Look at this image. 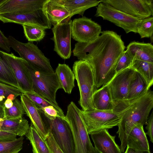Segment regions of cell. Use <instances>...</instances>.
Here are the masks:
<instances>
[{"label":"cell","mask_w":153,"mask_h":153,"mask_svg":"<svg viewBox=\"0 0 153 153\" xmlns=\"http://www.w3.org/2000/svg\"><path fill=\"white\" fill-rule=\"evenodd\" d=\"M0 82L20 89L13 70L4 58L1 50Z\"/></svg>","instance_id":"28"},{"label":"cell","mask_w":153,"mask_h":153,"mask_svg":"<svg viewBox=\"0 0 153 153\" xmlns=\"http://www.w3.org/2000/svg\"><path fill=\"white\" fill-rule=\"evenodd\" d=\"M95 16L113 23L123 29L127 33H137V27L141 20L102 2L97 7Z\"/></svg>","instance_id":"9"},{"label":"cell","mask_w":153,"mask_h":153,"mask_svg":"<svg viewBox=\"0 0 153 153\" xmlns=\"http://www.w3.org/2000/svg\"><path fill=\"white\" fill-rule=\"evenodd\" d=\"M149 89L144 78L136 71L129 85L127 96L125 101H130L137 99L145 94Z\"/></svg>","instance_id":"26"},{"label":"cell","mask_w":153,"mask_h":153,"mask_svg":"<svg viewBox=\"0 0 153 153\" xmlns=\"http://www.w3.org/2000/svg\"><path fill=\"white\" fill-rule=\"evenodd\" d=\"M10 47L19 55L20 57L36 68L44 72L53 73L49 59L32 42H21L11 36L7 38Z\"/></svg>","instance_id":"6"},{"label":"cell","mask_w":153,"mask_h":153,"mask_svg":"<svg viewBox=\"0 0 153 153\" xmlns=\"http://www.w3.org/2000/svg\"><path fill=\"white\" fill-rule=\"evenodd\" d=\"M126 50L134 59L153 63V45L151 43L132 42Z\"/></svg>","instance_id":"22"},{"label":"cell","mask_w":153,"mask_h":153,"mask_svg":"<svg viewBox=\"0 0 153 153\" xmlns=\"http://www.w3.org/2000/svg\"><path fill=\"white\" fill-rule=\"evenodd\" d=\"M70 12L72 17L76 14L83 16L88 9L98 6L101 0H58Z\"/></svg>","instance_id":"24"},{"label":"cell","mask_w":153,"mask_h":153,"mask_svg":"<svg viewBox=\"0 0 153 153\" xmlns=\"http://www.w3.org/2000/svg\"><path fill=\"white\" fill-rule=\"evenodd\" d=\"M113 110L121 117L117 133L121 141L119 147L124 152L126 147L127 136L136 125L147 124L148 117L153 107V92L149 90L144 94L130 101L114 102Z\"/></svg>","instance_id":"2"},{"label":"cell","mask_w":153,"mask_h":153,"mask_svg":"<svg viewBox=\"0 0 153 153\" xmlns=\"http://www.w3.org/2000/svg\"><path fill=\"white\" fill-rule=\"evenodd\" d=\"M131 67L142 76L150 88L153 84V63L134 59Z\"/></svg>","instance_id":"29"},{"label":"cell","mask_w":153,"mask_h":153,"mask_svg":"<svg viewBox=\"0 0 153 153\" xmlns=\"http://www.w3.org/2000/svg\"><path fill=\"white\" fill-rule=\"evenodd\" d=\"M1 52L13 70L19 88L24 93L34 92L32 80L24 59L16 56L12 53Z\"/></svg>","instance_id":"15"},{"label":"cell","mask_w":153,"mask_h":153,"mask_svg":"<svg viewBox=\"0 0 153 153\" xmlns=\"http://www.w3.org/2000/svg\"><path fill=\"white\" fill-rule=\"evenodd\" d=\"M145 152L136 150L127 146L126 149L124 153H144Z\"/></svg>","instance_id":"41"},{"label":"cell","mask_w":153,"mask_h":153,"mask_svg":"<svg viewBox=\"0 0 153 153\" xmlns=\"http://www.w3.org/2000/svg\"><path fill=\"white\" fill-rule=\"evenodd\" d=\"M59 82L64 91L68 94H71L75 87V75L67 65L59 64L55 71Z\"/></svg>","instance_id":"25"},{"label":"cell","mask_w":153,"mask_h":153,"mask_svg":"<svg viewBox=\"0 0 153 153\" xmlns=\"http://www.w3.org/2000/svg\"><path fill=\"white\" fill-rule=\"evenodd\" d=\"M80 111L88 134L118 126L121 120L120 116L113 111L94 109L88 111L82 110Z\"/></svg>","instance_id":"8"},{"label":"cell","mask_w":153,"mask_h":153,"mask_svg":"<svg viewBox=\"0 0 153 153\" xmlns=\"http://www.w3.org/2000/svg\"><path fill=\"white\" fill-rule=\"evenodd\" d=\"M45 141L52 153H63L55 142L52 134L49 131Z\"/></svg>","instance_id":"37"},{"label":"cell","mask_w":153,"mask_h":153,"mask_svg":"<svg viewBox=\"0 0 153 153\" xmlns=\"http://www.w3.org/2000/svg\"><path fill=\"white\" fill-rule=\"evenodd\" d=\"M144 153H151V152L149 151H145Z\"/></svg>","instance_id":"45"},{"label":"cell","mask_w":153,"mask_h":153,"mask_svg":"<svg viewBox=\"0 0 153 153\" xmlns=\"http://www.w3.org/2000/svg\"><path fill=\"white\" fill-rule=\"evenodd\" d=\"M7 0H0V7Z\"/></svg>","instance_id":"44"},{"label":"cell","mask_w":153,"mask_h":153,"mask_svg":"<svg viewBox=\"0 0 153 153\" xmlns=\"http://www.w3.org/2000/svg\"><path fill=\"white\" fill-rule=\"evenodd\" d=\"M90 134L98 153H121L119 146L115 142V136L110 135L108 129L93 132Z\"/></svg>","instance_id":"18"},{"label":"cell","mask_w":153,"mask_h":153,"mask_svg":"<svg viewBox=\"0 0 153 153\" xmlns=\"http://www.w3.org/2000/svg\"><path fill=\"white\" fill-rule=\"evenodd\" d=\"M41 114L47 129L52 134L62 151L63 153H74V144L72 131L65 117L50 118L41 112Z\"/></svg>","instance_id":"7"},{"label":"cell","mask_w":153,"mask_h":153,"mask_svg":"<svg viewBox=\"0 0 153 153\" xmlns=\"http://www.w3.org/2000/svg\"><path fill=\"white\" fill-rule=\"evenodd\" d=\"M23 136L10 141L0 140V153H19L23 147Z\"/></svg>","instance_id":"31"},{"label":"cell","mask_w":153,"mask_h":153,"mask_svg":"<svg viewBox=\"0 0 153 153\" xmlns=\"http://www.w3.org/2000/svg\"><path fill=\"white\" fill-rule=\"evenodd\" d=\"M4 106L3 105L0 104V118L3 119L4 117Z\"/></svg>","instance_id":"43"},{"label":"cell","mask_w":153,"mask_h":153,"mask_svg":"<svg viewBox=\"0 0 153 153\" xmlns=\"http://www.w3.org/2000/svg\"><path fill=\"white\" fill-rule=\"evenodd\" d=\"M3 120H15L22 117L25 112L20 100L16 98L12 106L9 108L4 107Z\"/></svg>","instance_id":"30"},{"label":"cell","mask_w":153,"mask_h":153,"mask_svg":"<svg viewBox=\"0 0 153 153\" xmlns=\"http://www.w3.org/2000/svg\"><path fill=\"white\" fill-rule=\"evenodd\" d=\"M3 119L0 118V122L2 121L3 120Z\"/></svg>","instance_id":"46"},{"label":"cell","mask_w":153,"mask_h":153,"mask_svg":"<svg viewBox=\"0 0 153 153\" xmlns=\"http://www.w3.org/2000/svg\"><path fill=\"white\" fill-rule=\"evenodd\" d=\"M17 136L15 134L0 131V140L10 141L16 139Z\"/></svg>","instance_id":"40"},{"label":"cell","mask_w":153,"mask_h":153,"mask_svg":"<svg viewBox=\"0 0 153 153\" xmlns=\"http://www.w3.org/2000/svg\"><path fill=\"white\" fill-rule=\"evenodd\" d=\"M102 3L140 20L153 16V0H102Z\"/></svg>","instance_id":"10"},{"label":"cell","mask_w":153,"mask_h":153,"mask_svg":"<svg viewBox=\"0 0 153 153\" xmlns=\"http://www.w3.org/2000/svg\"><path fill=\"white\" fill-rule=\"evenodd\" d=\"M43 9L49 20L53 25L68 22L72 17L69 11L58 0H47Z\"/></svg>","instance_id":"19"},{"label":"cell","mask_w":153,"mask_h":153,"mask_svg":"<svg viewBox=\"0 0 153 153\" xmlns=\"http://www.w3.org/2000/svg\"><path fill=\"white\" fill-rule=\"evenodd\" d=\"M71 37L79 42H92L102 32L101 26L85 16L74 19L71 23Z\"/></svg>","instance_id":"11"},{"label":"cell","mask_w":153,"mask_h":153,"mask_svg":"<svg viewBox=\"0 0 153 153\" xmlns=\"http://www.w3.org/2000/svg\"><path fill=\"white\" fill-rule=\"evenodd\" d=\"M47 0H7L0 7V14H22L43 8Z\"/></svg>","instance_id":"17"},{"label":"cell","mask_w":153,"mask_h":153,"mask_svg":"<svg viewBox=\"0 0 153 153\" xmlns=\"http://www.w3.org/2000/svg\"><path fill=\"white\" fill-rule=\"evenodd\" d=\"M134 60L128 51L125 50L118 59L115 68V74L131 66Z\"/></svg>","instance_id":"36"},{"label":"cell","mask_w":153,"mask_h":153,"mask_svg":"<svg viewBox=\"0 0 153 153\" xmlns=\"http://www.w3.org/2000/svg\"><path fill=\"white\" fill-rule=\"evenodd\" d=\"M72 20L54 25L52 28L54 51L62 59H68L71 54V24Z\"/></svg>","instance_id":"13"},{"label":"cell","mask_w":153,"mask_h":153,"mask_svg":"<svg viewBox=\"0 0 153 153\" xmlns=\"http://www.w3.org/2000/svg\"><path fill=\"white\" fill-rule=\"evenodd\" d=\"M20 101L25 112L31 121V123L39 135L45 141L49 131L43 120L40 110L34 102L24 94L20 96Z\"/></svg>","instance_id":"16"},{"label":"cell","mask_w":153,"mask_h":153,"mask_svg":"<svg viewBox=\"0 0 153 153\" xmlns=\"http://www.w3.org/2000/svg\"><path fill=\"white\" fill-rule=\"evenodd\" d=\"M24 94L20 89L0 82V102L6 98L12 101Z\"/></svg>","instance_id":"34"},{"label":"cell","mask_w":153,"mask_h":153,"mask_svg":"<svg viewBox=\"0 0 153 153\" xmlns=\"http://www.w3.org/2000/svg\"><path fill=\"white\" fill-rule=\"evenodd\" d=\"M92 98L95 109L113 111L114 104L107 83L97 89L94 93Z\"/></svg>","instance_id":"21"},{"label":"cell","mask_w":153,"mask_h":153,"mask_svg":"<svg viewBox=\"0 0 153 153\" xmlns=\"http://www.w3.org/2000/svg\"><path fill=\"white\" fill-rule=\"evenodd\" d=\"M147 126L146 128L147 131L146 133L149 137L150 141L153 143V113L152 112L149 118L148 119L147 123Z\"/></svg>","instance_id":"39"},{"label":"cell","mask_w":153,"mask_h":153,"mask_svg":"<svg viewBox=\"0 0 153 153\" xmlns=\"http://www.w3.org/2000/svg\"><path fill=\"white\" fill-rule=\"evenodd\" d=\"M125 48L120 36L113 31L105 30L92 42H77L73 53L78 59L89 63L97 89L109 82L115 75L117 62Z\"/></svg>","instance_id":"1"},{"label":"cell","mask_w":153,"mask_h":153,"mask_svg":"<svg viewBox=\"0 0 153 153\" xmlns=\"http://www.w3.org/2000/svg\"><path fill=\"white\" fill-rule=\"evenodd\" d=\"M135 71L131 67L126 69L116 74L107 83L114 102L126 100Z\"/></svg>","instance_id":"14"},{"label":"cell","mask_w":153,"mask_h":153,"mask_svg":"<svg viewBox=\"0 0 153 153\" xmlns=\"http://www.w3.org/2000/svg\"><path fill=\"white\" fill-rule=\"evenodd\" d=\"M35 103L40 110L49 105H53L61 111H63L58 106L51 102L34 92H26L24 93Z\"/></svg>","instance_id":"35"},{"label":"cell","mask_w":153,"mask_h":153,"mask_svg":"<svg viewBox=\"0 0 153 153\" xmlns=\"http://www.w3.org/2000/svg\"><path fill=\"white\" fill-rule=\"evenodd\" d=\"M24 62L32 80L34 92L58 105L56 94L62 87L55 72H44L33 67L25 60Z\"/></svg>","instance_id":"5"},{"label":"cell","mask_w":153,"mask_h":153,"mask_svg":"<svg viewBox=\"0 0 153 153\" xmlns=\"http://www.w3.org/2000/svg\"><path fill=\"white\" fill-rule=\"evenodd\" d=\"M80 111L74 102H71L67 107L64 118L72 131L74 153H98L91 142Z\"/></svg>","instance_id":"4"},{"label":"cell","mask_w":153,"mask_h":153,"mask_svg":"<svg viewBox=\"0 0 153 153\" xmlns=\"http://www.w3.org/2000/svg\"><path fill=\"white\" fill-rule=\"evenodd\" d=\"M13 102L10 99H7L5 101L3 104L4 107L6 108H9L13 105Z\"/></svg>","instance_id":"42"},{"label":"cell","mask_w":153,"mask_h":153,"mask_svg":"<svg viewBox=\"0 0 153 153\" xmlns=\"http://www.w3.org/2000/svg\"><path fill=\"white\" fill-rule=\"evenodd\" d=\"M126 146L136 150L149 151V143L143 125H136L131 131L127 138Z\"/></svg>","instance_id":"20"},{"label":"cell","mask_w":153,"mask_h":153,"mask_svg":"<svg viewBox=\"0 0 153 153\" xmlns=\"http://www.w3.org/2000/svg\"><path fill=\"white\" fill-rule=\"evenodd\" d=\"M25 135L30 143L33 153H52L45 141L38 134L31 123Z\"/></svg>","instance_id":"27"},{"label":"cell","mask_w":153,"mask_h":153,"mask_svg":"<svg viewBox=\"0 0 153 153\" xmlns=\"http://www.w3.org/2000/svg\"><path fill=\"white\" fill-rule=\"evenodd\" d=\"M137 33L141 38H150L153 39V17L152 16L141 20L137 27Z\"/></svg>","instance_id":"32"},{"label":"cell","mask_w":153,"mask_h":153,"mask_svg":"<svg viewBox=\"0 0 153 153\" xmlns=\"http://www.w3.org/2000/svg\"><path fill=\"white\" fill-rule=\"evenodd\" d=\"M29 127L28 121L23 117L15 120H3L0 122V131L20 137L25 135Z\"/></svg>","instance_id":"23"},{"label":"cell","mask_w":153,"mask_h":153,"mask_svg":"<svg viewBox=\"0 0 153 153\" xmlns=\"http://www.w3.org/2000/svg\"><path fill=\"white\" fill-rule=\"evenodd\" d=\"M22 25L25 36L29 42L39 41L45 36L46 32L45 30L31 25Z\"/></svg>","instance_id":"33"},{"label":"cell","mask_w":153,"mask_h":153,"mask_svg":"<svg viewBox=\"0 0 153 153\" xmlns=\"http://www.w3.org/2000/svg\"><path fill=\"white\" fill-rule=\"evenodd\" d=\"M0 21L3 23L31 25L45 30L51 29V26L43 8L27 13L0 14Z\"/></svg>","instance_id":"12"},{"label":"cell","mask_w":153,"mask_h":153,"mask_svg":"<svg viewBox=\"0 0 153 153\" xmlns=\"http://www.w3.org/2000/svg\"><path fill=\"white\" fill-rule=\"evenodd\" d=\"M0 48L6 51L7 53L10 51L8 38H7L0 30Z\"/></svg>","instance_id":"38"},{"label":"cell","mask_w":153,"mask_h":153,"mask_svg":"<svg viewBox=\"0 0 153 153\" xmlns=\"http://www.w3.org/2000/svg\"><path fill=\"white\" fill-rule=\"evenodd\" d=\"M73 70L79 91L80 99L78 102L82 110L95 109L92 97L97 89L91 65L85 60L76 61L74 62Z\"/></svg>","instance_id":"3"}]
</instances>
